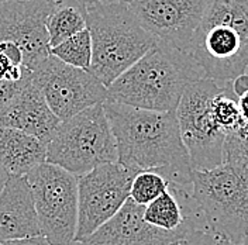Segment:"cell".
<instances>
[{
  "label": "cell",
  "mask_w": 248,
  "mask_h": 245,
  "mask_svg": "<svg viewBox=\"0 0 248 245\" xmlns=\"http://www.w3.org/2000/svg\"><path fill=\"white\" fill-rule=\"evenodd\" d=\"M103 106L117 142V162L136 172H158L192 192L193 169L176 110L155 111L111 100H105Z\"/></svg>",
  "instance_id": "cell-1"
},
{
  "label": "cell",
  "mask_w": 248,
  "mask_h": 245,
  "mask_svg": "<svg viewBox=\"0 0 248 245\" xmlns=\"http://www.w3.org/2000/svg\"><path fill=\"white\" fill-rule=\"evenodd\" d=\"M217 245H237V244H232V241H229V240H226V238H223V237H218V235H217Z\"/></svg>",
  "instance_id": "cell-29"
},
{
  "label": "cell",
  "mask_w": 248,
  "mask_h": 245,
  "mask_svg": "<svg viewBox=\"0 0 248 245\" xmlns=\"http://www.w3.org/2000/svg\"><path fill=\"white\" fill-rule=\"evenodd\" d=\"M247 72H248V68H247Z\"/></svg>",
  "instance_id": "cell-35"
},
{
  "label": "cell",
  "mask_w": 248,
  "mask_h": 245,
  "mask_svg": "<svg viewBox=\"0 0 248 245\" xmlns=\"http://www.w3.org/2000/svg\"><path fill=\"white\" fill-rule=\"evenodd\" d=\"M212 111L218 128L226 133V136L240 128L243 124V116L238 97L232 91V82H227L221 86V91L213 100Z\"/></svg>",
  "instance_id": "cell-19"
},
{
  "label": "cell",
  "mask_w": 248,
  "mask_h": 245,
  "mask_svg": "<svg viewBox=\"0 0 248 245\" xmlns=\"http://www.w3.org/2000/svg\"><path fill=\"white\" fill-rule=\"evenodd\" d=\"M1 1H15V0H0V3H1Z\"/></svg>",
  "instance_id": "cell-34"
},
{
  "label": "cell",
  "mask_w": 248,
  "mask_h": 245,
  "mask_svg": "<svg viewBox=\"0 0 248 245\" xmlns=\"http://www.w3.org/2000/svg\"><path fill=\"white\" fill-rule=\"evenodd\" d=\"M221 86L209 77L192 80L176 107L181 136L193 170L213 169L224 162L226 133L218 128L212 111Z\"/></svg>",
  "instance_id": "cell-8"
},
{
  "label": "cell",
  "mask_w": 248,
  "mask_h": 245,
  "mask_svg": "<svg viewBox=\"0 0 248 245\" xmlns=\"http://www.w3.org/2000/svg\"><path fill=\"white\" fill-rule=\"evenodd\" d=\"M51 54L68 65L82 68V69H89L92 63L91 31L86 27L85 30L74 34L72 37L62 41L61 44L52 46Z\"/></svg>",
  "instance_id": "cell-18"
},
{
  "label": "cell",
  "mask_w": 248,
  "mask_h": 245,
  "mask_svg": "<svg viewBox=\"0 0 248 245\" xmlns=\"http://www.w3.org/2000/svg\"><path fill=\"white\" fill-rule=\"evenodd\" d=\"M46 161V142L21 130L0 127V167L10 176H26Z\"/></svg>",
  "instance_id": "cell-16"
},
{
  "label": "cell",
  "mask_w": 248,
  "mask_h": 245,
  "mask_svg": "<svg viewBox=\"0 0 248 245\" xmlns=\"http://www.w3.org/2000/svg\"><path fill=\"white\" fill-rule=\"evenodd\" d=\"M31 79L61 122L108 99V86L89 69L68 65L52 54L31 71Z\"/></svg>",
  "instance_id": "cell-10"
},
{
  "label": "cell",
  "mask_w": 248,
  "mask_h": 245,
  "mask_svg": "<svg viewBox=\"0 0 248 245\" xmlns=\"http://www.w3.org/2000/svg\"><path fill=\"white\" fill-rule=\"evenodd\" d=\"M0 52L7 55L15 65H23V51L13 41H0Z\"/></svg>",
  "instance_id": "cell-24"
},
{
  "label": "cell",
  "mask_w": 248,
  "mask_h": 245,
  "mask_svg": "<svg viewBox=\"0 0 248 245\" xmlns=\"http://www.w3.org/2000/svg\"><path fill=\"white\" fill-rule=\"evenodd\" d=\"M69 245H91V244H88V243H85V241H77V240H75V241H72Z\"/></svg>",
  "instance_id": "cell-30"
},
{
  "label": "cell",
  "mask_w": 248,
  "mask_h": 245,
  "mask_svg": "<svg viewBox=\"0 0 248 245\" xmlns=\"http://www.w3.org/2000/svg\"><path fill=\"white\" fill-rule=\"evenodd\" d=\"M0 245H54L51 244L43 234L34 235V237H27V238H20V240H10L0 243Z\"/></svg>",
  "instance_id": "cell-25"
},
{
  "label": "cell",
  "mask_w": 248,
  "mask_h": 245,
  "mask_svg": "<svg viewBox=\"0 0 248 245\" xmlns=\"http://www.w3.org/2000/svg\"><path fill=\"white\" fill-rule=\"evenodd\" d=\"M80 1H82V3H85V4L88 6V4H92V3H96V1H100V0H80Z\"/></svg>",
  "instance_id": "cell-31"
},
{
  "label": "cell",
  "mask_w": 248,
  "mask_h": 245,
  "mask_svg": "<svg viewBox=\"0 0 248 245\" xmlns=\"http://www.w3.org/2000/svg\"><path fill=\"white\" fill-rule=\"evenodd\" d=\"M144 209L128 198L116 214L83 241L91 245H170L190 231L209 229L204 218H193L176 230H164L144 218Z\"/></svg>",
  "instance_id": "cell-13"
},
{
  "label": "cell",
  "mask_w": 248,
  "mask_h": 245,
  "mask_svg": "<svg viewBox=\"0 0 248 245\" xmlns=\"http://www.w3.org/2000/svg\"><path fill=\"white\" fill-rule=\"evenodd\" d=\"M238 103H240V110H241V116L246 124H248V92L238 97Z\"/></svg>",
  "instance_id": "cell-27"
},
{
  "label": "cell",
  "mask_w": 248,
  "mask_h": 245,
  "mask_svg": "<svg viewBox=\"0 0 248 245\" xmlns=\"http://www.w3.org/2000/svg\"><path fill=\"white\" fill-rule=\"evenodd\" d=\"M92 37L89 71L105 86L134 65L156 44L127 1L100 0L86 6Z\"/></svg>",
  "instance_id": "cell-4"
},
{
  "label": "cell",
  "mask_w": 248,
  "mask_h": 245,
  "mask_svg": "<svg viewBox=\"0 0 248 245\" xmlns=\"http://www.w3.org/2000/svg\"><path fill=\"white\" fill-rule=\"evenodd\" d=\"M26 74V66L15 65L3 52H0V80L18 82Z\"/></svg>",
  "instance_id": "cell-23"
},
{
  "label": "cell",
  "mask_w": 248,
  "mask_h": 245,
  "mask_svg": "<svg viewBox=\"0 0 248 245\" xmlns=\"http://www.w3.org/2000/svg\"><path fill=\"white\" fill-rule=\"evenodd\" d=\"M189 57L202 77L218 85L248 68V0H210L195 34Z\"/></svg>",
  "instance_id": "cell-3"
},
{
  "label": "cell",
  "mask_w": 248,
  "mask_h": 245,
  "mask_svg": "<svg viewBox=\"0 0 248 245\" xmlns=\"http://www.w3.org/2000/svg\"><path fill=\"white\" fill-rule=\"evenodd\" d=\"M170 245H217V235L209 229H196Z\"/></svg>",
  "instance_id": "cell-22"
},
{
  "label": "cell",
  "mask_w": 248,
  "mask_h": 245,
  "mask_svg": "<svg viewBox=\"0 0 248 245\" xmlns=\"http://www.w3.org/2000/svg\"><path fill=\"white\" fill-rule=\"evenodd\" d=\"M30 184L40 232L54 245L75 241L79 212L78 176L51 162L26 175Z\"/></svg>",
  "instance_id": "cell-7"
},
{
  "label": "cell",
  "mask_w": 248,
  "mask_h": 245,
  "mask_svg": "<svg viewBox=\"0 0 248 245\" xmlns=\"http://www.w3.org/2000/svg\"><path fill=\"white\" fill-rule=\"evenodd\" d=\"M31 71L26 68V74L21 80L18 82H9V80H0V108H3L9 102H12L18 92L23 89V86L30 80Z\"/></svg>",
  "instance_id": "cell-21"
},
{
  "label": "cell",
  "mask_w": 248,
  "mask_h": 245,
  "mask_svg": "<svg viewBox=\"0 0 248 245\" xmlns=\"http://www.w3.org/2000/svg\"><path fill=\"white\" fill-rule=\"evenodd\" d=\"M243 245H248V232L246 234V238H244V241H243Z\"/></svg>",
  "instance_id": "cell-32"
},
{
  "label": "cell",
  "mask_w": 248,
  "mask_h": 245,
  "mask_svg": "<svg viewBox=\"0 0 248 245\" xmlns=\"http://www.w3.org/2000/svg\"><path fill=\"white\" fill-rule=\"evenodd\" d=\"M40 226L26 176H10L0 193V243L38 235Z\"/></svg>",
  "instance_id": "cell-15"
},
{
  "label": "cell",
  "mask_w": 248,
  "mask_h": 245,
  "mask_svg": "<svg viewBox=\"0 0 248 245\" xmlns=\"http://www.w3.org/2000/svg\"><path fill=\"white\" fill-rule=\"evenodd\" d=\"M88 27L86 4L80 0H54L46 17V30L51 48Z\"/></svg>",
  "instance_id": "cell-17"
},
{
  "label": "cell",
  "mask_w": 248,
  "mask_h": 245,
  "mask_svg": "<svg viewBox=\"0 0 248 245\" xmlns=\"http://www.w3.org/2000/svg\"><path fill=\"white\" fill-rule=\"evenodd\" d=\"M9 178H10V175H9L4 169L0 167V193H1V190L4 189V186H6V184H7Z\"/></svg>",
  "instance_id": "cell-28"
},
{
  "label": "cell",
  "mask_w": 248,
  "mask_h": 245,
  "mask_svg": "<svg viewBox=\"0 0 248 245\" xmlns=\"http://www.w3.org/2000/svg\"><path fill=\"white\" fill-rule=\"evenodd\" d=\"M232 91L237 94V97H241L248 92V72L237 77L232 80Z\"/></svg>",
  "instance_id": "cell-26"
},
{
  "label": "cell",
  "mask_w": 248,
  "mask_h": 245,
  "mask_svg": "<svg viewBox=\"0 0 248 245\" xmlns=\"http://www.w3.org/2000/svg\"><path fill=\"white\" fill-rule=\"evenodd\" d=\"M210 0H133L128 1L142 27L159 44L189 55L195 34Z\"/></svg>",
  "instance_id": "cell-11"
},
{
  "label": "cell",
  "mask_w": 248,
  "mask_h": 245,
  "mask_svg": "<svg viewBox=\"0 0 248 245\" xmlns=\"http://www.w3.org/2000/svg\"><path fill=\"white\" fill-rule=\"evenodd\" d=\"M170 184V179L158 172L140 170L133 179L130 198L139 204L147 206L158 196H161L165 190H168Z\"/></svg>",
  "instance_id": "cell-20"
},
{
  "label": "cell",
  "mask_w": 248,
  "mask_h": 245,
  "mask_svg": "<svg viewBox=\"0 0 248 245\" xmlns=\"http://www.w3.org/2000/svg\"><path fill=\"white\" fill-rule=\"evenodd\" d=\"M60 122V117L48 106L44 94L31 77L15 99L0 108V127L21 130L46 145Z\"/></svg>",
  "instance_id": "cell-14"
},
{
  "label": "cell",
  "mask_w": 248,
  "mask_h": 245,
  "mask_svg": "<svg viewBox=\"0 0 248 245\" xmlns=\"http://www.w3.org/2000/svg\"><path fill=\"white\" fill-rule=\"evenodd\" d=\"M54 0L0 3V41H13L23 51V66L32 71L51 55L46 17Z\"/></svg>",
  "instance_id": "cell-12"
},
{
  "label": "cell",
  "mask_w": 248,
  "mask_h": 245,
  "mask_svg": "<svg viewBox=\"0 0 248 245\" xmlns=\"http://www.w3.org/2000/svg\"><path fill=\"white\" fill-rule=\"evenodd\" d=\"M192 196L210 230L243 245L248 232V176L244 172L226 162L213 169L193 170Z\"/></svg>",
  "instance_id": "cell-6"
},
{
  "label": "cell",
  "mask_w": 248,
  "mask_h": 245,
  "mask_svg": "<svg viewBox=\"0 0 248 245\" xmlns=\"http://www.w3.org/2000/svg\"><path fill=\"white\" fill-rule=\"evenodd\" d=\"M108 1H127L128 3V1H133V0H108Z\"/></svg>",
  "instance_id": "cell-33"
},
{
  "label": "cell",
  "mask_w": 248,
  "mask_h": 245,
  "mask_svg": "<svg viewBox=\"0 0 248 245\" xmlns=\"http://www.w3.org/2000/svg\"><path fill=\"white\" fill-rule=\"evenodd\" d=\"M202 77L192 58L156 43L108 88L111 102L155 111L176 110L186 86Z\"/></svg>",
  "instance_id": "cell-2"
},
{
  "label": "cell",
  "mask_w": 248,
  "mask_h": 245,
  "mask_svg": "<svg viewBox=\"0 0 248 245\" xmlns=\"http://www.w3.org/2000/svg\"><path fill=\"white\" fill-rule=\"evenodd\" d=\"M117 161V142L103 103L93 105L62 120L46 145V162L77 176Z\"/></svg>",
  "instance_id": "cell-5"
},
{
  "label": "cell",
  "mask_w": 248,
  "mask_h": 245,
  "mask_svg": "<svg viewBox=\"0 0 248 245\" xmlns=\"http://www.w3.org/2000/svg\"><path fill=\"white\" fill-rule=\"evenodd\" d=\"M136 173L120 162H110L78 176L77 241L86 240L122 209Z\"/></svg>",
  "instance_id": "cell-9"
}]
</instances>
